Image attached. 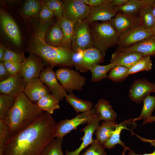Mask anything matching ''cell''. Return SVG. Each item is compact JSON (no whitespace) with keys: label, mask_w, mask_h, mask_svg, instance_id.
I'll return each mask as SVG.
<instances>
[{"label":"cell","mask_w":155,"mask_h":155,"mask_svg":"<svg viewBox=\"0 0 155 155\" xmlns=\"http://www.w3.org/2000/svg\"><path fill=\"white\" fill-rule=\"evenodd\" d=\"M49 25L47 23L40 25L37 29L29 52L39 57L47 65L46 67L53 68L57 66H73L72 56L73 51L72 49L61 46H54L45 40V36Z\"/></svg>","instance_id":"obj_3"},{"label":"cell","mask_w":155,"mask_h":155,"mask_svg":"<svg viewBox=\"0 0 155 155\" xmlns=\"http://www.w3.org/2000/svg\"><path fill=\"white\" fill-rule=\"evenodd\" d=\"M151 30L153 34V35L155 36V24Z\"/></svg>","instance_id":"obj_51"},{"label":"cell","mask_w":155,"mask_h":155,"mask_svg":"<svg viewBox=\"0 0 155 155\" xmlns=\"http://www.w3.org/2000/svg\"><path fill=\"white\" fill-rule=\"evenodd\" d=\"M151 56H145L131 67L129 68V74H132L140 71L151 70L152 66Z\"/></svg>","instance_id":"obj_35"},{"label":"cell","mask_w":155,"mask_h":155,"mask_svg":"<svg viewBox=\"0 0 155 155\" xmlns=\"http://www.w3.org/2000/svg\"><path fill=\"white\" fill-rule=\"evenodd\" d=\"M155 0H129L125 4L115 7L117 13L136 15L144 6L152 4Z\"/></svg>","instance_id":"obj_24"},{"label":"cell","mask_w":155,"mask_h":155,"mask_svg":"<svg viewBox=\"0 0 155 155\" xmlns=\"http://www.w3.org/2000/svg\"><path fill=\"white\" fill-rule=\"evenodd\" d=\"M4 65L11 76L15 75L20 72L24 64L22 62L13 61H4Z\"/></svg>","instance_id":"obj_42"},{"label":"cell","mask_w":155,"mask_h":155,"mask_svg":"<svg viewBox=\"0 0 155 155\" xmlns=\"http://www.w3.org/2000/svg\"><path fill=\"white\" fill-rule=\"evenodd\" d=\"M45 4L51 10L58 20L63 17V1L58 0H50L45 1Z\"/></svg>","instance_id":"obj_38"},{"label":"cell","mask_w":155,"mask_h":155,"mask_svg":"<svg viewBox=\"0 0 155 155\" xmlns=\"http://www.w3.org/2000/svg\"><path fill=\"white\" fill-rule=\"evenodd\" d=\"M63 141V138L53 139L46 146L40 155H64L61 148Z\"/></svg>","instance_id":"obj_33"},{"label":"cell","mask_w":155,"mask_h":155,"mask_svg":"<svg viewBox=\"0 0 155 155\" xmlns=\"http://www.w3.org/2000/svg\"><path fill=\"white\" fill-rule=\"evenodd\" d=\"M152 4L144 6L140 11L138 15L139 26L146 29H151L155 24V18L152 12Z\"/></svg>","instance_id":"obj_29"},{"label":"cell","mask_w":155,"mask_h":155,"mask_svg":"<svg viewBox=\"0 0 155 155\" xmlns=\"http://www.w3.org/2000/svg\"><path fill=\"white\" fill-rule=\"evenodd\" d=\"M96 114L94 107L90 110L84 112L70 119H65L59 121L57 126L55 137H63L73 130H75L78 127L85 123Z\"/></svg>","instance_id":"obj_8"},{"label":"cell","mask_w":155,"mask_h":155,"mask_svg":"<svg viewBox=\"0 0 155 155\" xmlns=\"http://www.w3.org/2000/svg\"><path fill=\"white\" fill-rule=\"evenodd\" d=\"M49 45L55 47L61 46L63 40L62 30L57 21L51 28L48 36Z\"/></svg>","instance_id":"obj_32"},{"label":"cell","mask_w":155,"mask_h":155,"mask_svg":"<svg viewBox=\"0 0 155 155\" xmlns=\"http://www.w3.org/2000/svg\"><path fill=\"white\" fill-rule=\"evenodd\" d=\"M129 0H111V4L115 7H120L126 3Z\"/></svg>","instance_id":"obj_47"},{"label":"cell","mask_w":155,"mask_h":155,"mask_svg":"<svg viewBox=\"0 0 155 155\" xmlns=\"http://www.w3.org/2000/svg\"><path fill=\"white\" fill-rule=\"evenodd\" d=\"M63 2V17L75 24L85 20L90 13L91 7L80 0H67Z\"/></svg>","instance_id":"obj_9"},{"label":"cell","mask_w":155,"mask_h":155,"mask_svg":"<svg viewBox=\"0 0 155 155\" xmlns=\"http://www.w3.org/2000/svg\"><path fill=\"white\" fill-rule=\"evenodd\" d=\"M153 92L155 93V90ZM155 122V116H151L150 117L144 119L142 125H144L147 123H152Z\"/></svg>","instance_id":"obj_49"},{"label":"cell","mask_w":155,"mask_h":155,"mask_svg":"<svg viewBox=\"0 0 155 155\" xmlns=\"http://www.w3.org/2000/svg\"><path fill=\"white\" fill-rule=\"evenodd\" d=\"M11 76L6 68L3 62H0V82L4 81L10 78Z\"/></svg>","instance_id":"obj_44"},{"label":"cell","mask_w":155,"mask_h":155,"mask_svg":"<svg viewBox=\"0 0 155 155\" xmlns=\"http://www.w3.org/2000/svg\"><path fill=\"white\" fill-rule=\"evenodd\" d=\"M15 99L14 97L0 94V119H3L6 112L14 104Z\"/></svg>","instance_id":"obj_36"},{"label":"cell","mask_w":155,"mask_h":155,"mask_svg":"<svg viewBox=\"0 0 155 155\" xmlns=\"http://www.w3.org/2000/svg\"><path fill=\"white\" fill-rule=\"evenodd\" d=\"M105 148L99 141L95 139L85 152L79 155H108L105 150Z\"/></svg>","instance_id":"obj_39"},{"label":"cell","mask_w":155,"mask_h":155,"mask_svg":"<svg viewBox=\"0 0 155 155\" xmlns=\"http://www.w3.org/2000/svg\"><path fill=\"white\" fill-rule=\"evenodd\" d=\"M10 137L6 125L3 120L0 119V155H4L5 146Z\"/></svg>","instance_id":"obj_40"},{"label":"cell","mask_w":155,"mask_h":155,"mask_svg":"<svg viewBox=\"0 0 155 155\" xmlns=\"http://www.w3.org/2000/svg\"><path fill=\"white\" fill-rule=\"evenodd\" d=\"M65 99L72 106L77 114L88 111L92 109L93 104L91 102L79 98L72 92L67 94Z\"/></svg>","instance_id":"obj_27"},{"label":"cell","mask_w":155,"mask_h":155,"mask_svg":"<svg viewBox=\"0 0 155 155\" xmlns=\"http://www.w3.org/2000/svg\"><path fill=\"white\" fill-rule=\"evenodd\" d=\"M100 121L99 116L96 113L90 119L86 126L80 131L84 132V135L82 138V141L79 147L72 151L66 150L65 155H79L83 149L91 144L94 140L92 138L93 135L99 125Z\"/></svg>","instance_id":"obj_16"},{"label":"cell","mask_w":155,"mask_h":155,"mask_svg":"<svg viewBox=\"0 0 155 155\" xmlns=\"http://www.w3.org/2000/svg\"><path fill=\"white\" fill-rule=\"evenodd\" d=\"M39 78L51 94L59 101H62L67 95L66 91L58 82L52 68L48 67L44 68Z\"/></svg>","instance_id":"obj_10"},{"label":"cell","mask_w":155,"mask_h":155,"mask_svg":"<svg viewBox=\"0 0 155 155\" xmlns=\"http://www.w3.org/2000/svg\"><path fill=\"white\" fill-rule=\"evenodd\" d=\"M136 124L135 121L131 119L126 120L119 124H117L110 138L103 144L105 148L111 149L114 148L117 144L120 145L123 148L126 147L125 143L120 139L121 133L123 129L130 130L129 128L131 127H135Z\"/></svg>","instance_id":"obj_22"},{"label":"cell","mask_w":155,"mask_h":155,"mask_svg":"<svg viewBox=\"0 0 155 155\" xmlns=\"http://www.w3.org/2000/svg\"><path fill=\"white\" fill-rule=\"evenodd\" d=\"M111 0L96 7H91L90 13L85 20L89 24L101 21H110L117 13L115 7L110 4Z\"/></svg>","instance_id":"obj_15"},{"label":"cell","mask_w":155,"mask_h":155,"mask_svg":"<svg viewBox=\"0 0 155 155\" xmlns=\"http://www.w3.org/2000/svg\"><path fill=\"white\" fill-rule=\"evenodd\" d=\"M94 47L98 50L104 56L107 50L117 44L120 35L110 21L90 24Z\"/></svg>","instance_id":"obj_4"},{"label":"cell","mask_w":155,"mask_h":155,"mask_svg":"<svg viewBox=\"0 0 155 155\" xmlns=\"http://www.w3.org/2000/svg\"><path fill=\"white\" fill-rule=\"evenodd\" d=\"M145 55L137 52H121L116 51L111 56V63L129 68Z\"/></svg>","instance_id":"obj_20"},{"label":"cell","mask_w":155,"mask_h":155,"mask_svg":"<svg viewBox=\"0 0 155 155\" xmlns=\"http://www.w3.org/2000/svg\"><path fill=\"white\" fill-rule=\"evenodd\" d=\"M7 48L2 44L0 46V61H3L5 54Z\"/></svg>","instance_id":"obj_48"},{"label":"cell","mask_w":155,"mask_h":155,"mask_svg":"<svg viewBox=\"0 0 155 155\" xmlns=\"http://www.w3.org/2000/svg\"><path fill=\"white\" fill-rule=\"evenodd\" d=\"M26 85L20 72L0 82V94L16 97L24 93Z\"/></svg>","instance_id":"obj_14"},{"label":"cell","mask_w":155,"mask_h":155,"mask_svg":"<svg viewBox=\"0 0 155 155\" xmlns=\"http://www.w3.org/2000/svg\"><path fill=\"white\" fill-rule=\"evenodd\" d=\"M117 124L115 121L102 122L97 127L95 133L96 139L103 144L110 138Z\"/></svg>","instance_id":"obj_26"},{"label":"cell","mask_w":155,"mask_h":155,"mask_svg":"<svg viewBox=\"0 0 155 155\" xmlns=\"http://www.w3.org/2000/svg\"><path fill=\"white\" fill-rule=\"evenodd\" d=\"M143 106L140 115L133 119L134 121L145 119L152 116V112L155 110V96L149 95L143 100Z\"/></svg>","instance_id":"obj_31"},{"label":"cell","mask_w":155,"mask_h":155,"mask_svg":"<svg viewBox=\"0 0 155 155\" xmlns=\"http://www.w3.org/2000/svg\"><path fill=\"white\" fill-rule=\"evenodd\" d=\"M41 4L39 1L29 0L25 3L23 8V12L27 16H33L36 15L41 9Z\"/></svg>","instance_id":"obj_37"},{"label":"cell","mask_w":155,"mask_h":155,"mask_svg":"<svg viewBox=\"0 0 155 155\" xmlns=\"http://www.w3.org/2000/svg\"><path fill=\"white\" fill-rule=\"evenodd\" d=\"M55 73L60 84L69 93L82 90L86 80L78 72L68 68H60Z\"/></svg>","instance_id":"obj_6"},{"label":"cell","mask_w":155,"mask_h":155,"mask_svg":"<svg viewBox=\"0 0 155 155\" xmlns=\"http://www.w3.org/2000/svg\"><path fill=\"white\" fill-rule=\"evenodd\" d=\"M129 75V68L123 66L117 65L110 70L107 78L113 82H119L125 79Z\"/></svg>","instance_id":"obj_34"},{"label":"cell","mask_w":155,"mask_h":155,"mask_svg":"<svg viewBox=\"0 0 155 155\" xmlns=\"http://www.w3.org/2000/svg\"><path fill=\"white\" fill-rule=\"evenodd\" d=\"M124 149L123 151L122 152L121 155H125V154L126 151L127 150H129L130 148L126 146L124 148Z\"/></svg>","instance_id":"obj_50"},{"label":"cell","mask_w":155,"mask_h":155,"mask_svg":"<svg viewBox=\"0 0 155 155\" xmlns=\"http://www.w3.org/2000/svg\"><path fill=\"white\" fill-rule=\"evenodd\" d=\"M116 66L113 63H111L106 65H97L92 67L89 70L92 74L91 81L97 82L107 78L108 72Z\"/></svg>","instance_id":"obj_30"},{"label":"cell","mask_w":155,"mask_h":155,"mask_svg":"<svg viewBox=\"0 0 155 155\" xmlns=\"http://www.w3.org/2000/svg\"><path fill=\"white\" fill-rule=\"evenodd\" d=\"M0 21L3 30L7 36L17 46L21 43L20 33L13 19L5 11L1 10Z\"/></svg>","instance_id":"obj_18"},{"label":"cell","mask_w":155,"mask_h":155,"mask_svg":"<svg viewBox=\"0 0 155 155\" xmlns=\"http://www.w3.org/2000/svg\"><path fill=\"white\" fill-rule=\"evenodd\" d=\"M104 57L98 50L94 47L73 51L72 56L73 65L77 70L86 72L93 66L102 62Z\"/></svg>","instance_id":"obj_5"},{"label":"cell","mask_w":155,"mask_h":155,"mask_svg":"<svg viewBox=\"0 0 155 155\" xmlns=\"http://www.w3.org/2000/svg\"><path fill=\"white\" fill-rule=\"evenodd\" d=\"M26 59L23 54L7 48L5 54L3 62H22Z\"/></svg>","instance_id":"obj_41"},{"label":"cell","mask_w":155,"mask_h":155,"mask_svg":"<svg viewBox=\"0 0 155 155\" xmlns=\"http://www.w3.org/2000/svg\"><path fill=\"white\" fill-rule=\"evenodd\" d=\"M93 47L90 24L85 20L75 23L71 49L76 52Z\"/></svg>","instance_id":"obj_7"},{"label":"cell","mask_w":155,"mask_h":155,"mask_svg":"<svg viewBox=\"0 0 155 155\" xmlns=\"http://www.w3.org/2000/svg\"><path fill=\"white\" fill-rule=\"evenodd\" d=\"M137 137L140 138L142 141L144 142H148L150 143L152 146H153L155 148L154 151L152 153L149 154H136L135 152L131 150L130 148L129 150V152L128 153V155H155V140H149L143 138L137 135Z\"/></svg>","instance_id":"obj_45"},{"label":"cell","mask_w":155,"mask_h":155,"mask_svg":"<svg viewBox=\"0 0 155 155\" xmlns=\"http://www.w3.org/2000/svg\"><path fill=\"white\" fill-rule=\"evenodd\" d=\"M57 123L47 112L30 126L11 137L6 144L4 155H40L55 137Z\"/></svg>","instance_id":"obj_1"},{"label":"cell","mask_w":155,"mask_h":155,"mask_svg":"<svg viewBox=\"0 0 155 155\" xmlns=\"http://www.w3.org/2000/svg\"><path fill=\"white\" fill-rule=\"evenodd\" d=\"M49 92L47 87L38 78L27 83L24 93L32 102L36 104Z\"/></svg>","instance_id":"obj_19"},{"label":"cell","mask_w":155,"mask_h":155,"mask_svg":"<svg viewBox=\"0 0 155 155\" xmlns=\"http://www.w3.org/2000/svg\"><path fill=\"white\" fill-rule=\"evenodd\" d=\"M155 90V84L145 79L135 80L131 84L129 92V97L133 102L141 103L144 98Z\"/></svg>","instance_id":"obj_13"},{"label":"cell","mask_w":155,"mask_h":155,"mask_svg":"<svg viewBox=\"0 0 155 155\" xmlns=\"http://www.w3.org/2000/svg\"><path fill=\"white\" fill-rule=\"evenodd\" d=\"M152 12L153 15L155 18V8L153 6L152 9Z\"/></svg>","instance_id":"obj_52"},{"label":"cell","mask_w":155,"mask_h":155,"mask_svg":"<svg viewBox=\"0 0 155 155\" xmlns=\"http://www.w3.org/2000/svg\"><path fill=\"white\" fill-rule=\"evenodd\" d=\"M152 6L153 7L155 8V1L152 4Z\"/></svg>","instance_id":"obj_54"},{"label":"cell","mask_w":155,"mask_h":155,"mask_svg":"<svg viewBox=\"0 0 155 155\" xmlns=\"http://www.w3.org/2000/svg\"><path fill=\"white\" fill-rule=\"evenodd\" d=\"M57 21L63 34V40L61 46L71 49L72 38L75 23L70 22L63 17L58 20Z\"/></svg>","instance_id":"obj_25"},{"label":"cell","mask_w":155,"mask_h":155,"mask_svg":"<svg viewBox=\"0 0 155 155\" xmlns=\"http://www.w3.org/2000/svg\"><path fill=\"white\" fill-rule=\"evenodd\" d=\"M53 16H54L53 12L45 3L42 4L39 14V17L41 21L42 22L48 21Z\"/></svg>","instance_id":"obj_43"},{"label":"cell","mask_w":155,"mask_h":155,"mask_svg":"<svg viewBox=\"0 0 155 155\" xmlns=\"http://www.w3.org/2000/svg\"><path fill=\"white\" fill-rule=\"evenodd\" d=\"M110 21L120 35L129 30L139 26L138 16L132 14L118 13Z\"/></svg>","instance_id":"obj_17"},{"label":"cell","mask_w":155,"mask_h":155,"mask_svg":"<svg viewBox=\"0 0 155 155\" xmlns=\"http://www.w3.org/2000/svg\"><path fill=\"white\" fill-rule=\"evenodd\" d=\"M59 102L51 94L49 93L40 98L36 104L41 111L52 114L55 110L60 108Z\"/></svg>","instance_id":"obj_28"},{"label":"cell","mask_w":155,"mask_h":155,"mask_svg":"<svg viewBox=\"0 0 155 155\" xmlns=\"http://www.w3.org/2000/svg\"><path fill=\"white\" fill-rule=\"evenodd\" d=\"M109 0H88V5L90 7H96L108 2Z\"/></svg>","instance_id":"obj_46"},{"label":"cell","mask_w":155,"mask_h":155,"mask_svg":"<svg viewBox=\"0 0 155 155\" xmlns=\"http://www.w3.org/2000/svg\"><path fill=\"white\" fill-rule=\"evenodd\" d=\"M80 0L81 1L84 3L88 5V0Z\"/></svg>","instance_id":"obj_53"},{"label":"cell","mask_w":155,"mask_h":155,"mask_svg":"<svg viewBox=\"0 0 155 155\" xmlns=\"http://www.w3.org/2000/svg\"><path fill=\"white\" fill-rule=\"evenodd\" d=\"M15 98L14 104L6 112L3 119L10 137L30 126L43 113L24 93Z\"/></svg>","instance_id":"obj_2"},{"label":"cell","mask_w":155,"mask_h":155,"mask_svg":"<svg viewBox=\"0 0 155 155\" xmlns=\"http://www.w3.org/2000/svg\"><path fill=\"white\" fill-rule=\"evenodd\" d=\"M94 108L100 120L115 121L117 119V114L108 101L101 98L95 104Z\"/></svg>","instance_id":"obj_23"},{"label":"cell","mask_w":155,"mask_h":155,"mask_svg":"<svg viewBox=\"0 0 155 155\" xmlns=\"http://www.w3.org/2000/svg\"><path fill=\"white\" fill-rule=\"evenodd\" d=\"M41 59L36 54L30 53L24 61L20 72L27 83L39 77L44 68Z\"/></svg>","instance_id":"obj_12"},{"label":"cell","mask_w":155,"mask_h":155,"mask_svg":"<svg viewBox=\"0 0 155 155\" xmlns=\"http://www.w3.org/2000/svg\"><path fill=\"white\" fill-rule=\"evenodd\" d=\"M117 51L121 52L134 51L145 56L155 55V36H152L129 47H117Z\"/></svg>","instance_id":"obj_21"},{"label":"cell","mask_w":155,"mask_h":155,"mask_svg":"<svg viewBox=\"0 0 155 155\" xmlns=\"http://www.w3.org/2000/svg\"><path fill=\"white\" fill-rule=\"evenodd\" d=\"M152 36L151 29H145L139 26L131 29L120 35L117 43L118 47H129Z\"/></svg>","instance_id":"obj_11"}]
</instances>
